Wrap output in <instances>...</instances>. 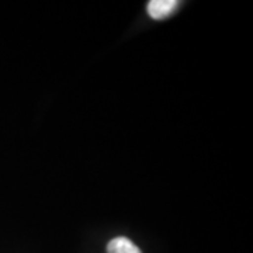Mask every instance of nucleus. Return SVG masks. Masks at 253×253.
<instances>
[{"label": "nucleus", "mask_w": 253, "mask_h": 253, "mask_svg": "<svg viewBox=\"0 0 253 253\" xmlns=\"http://www.w3.org/2000/svg\"><path fill=\"white\" fill-rule=\"evenodd\" d=\"M179 7V1L176 0H151L148 3V13L154 20H163L172 16Z\"/></svg>", "instance_id": "nucleus-1"}, {"label": "nucleus", "mask_w": 253, "mask_h": 253, "mask_svg": "<svg viewBox=\"0 0 253 253\" xmlns=\"http://www.w3.org/2000/svg\"><path fill=\"white\" fill-rule=\"evenodd\" d=\"M107 253H142L132 241L124 236L111 239L107 245Z\"/></svg>", "instance_id": "nucleus-2"}]
</instances>
